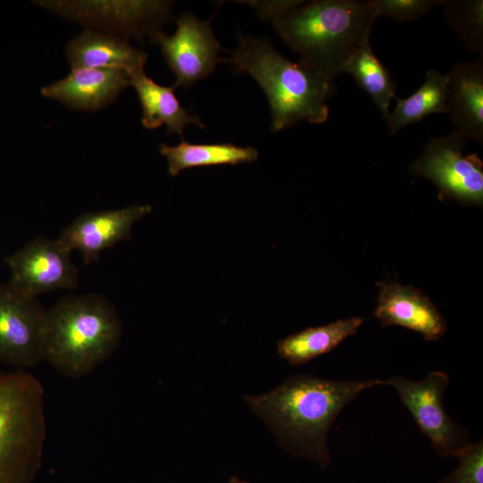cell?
I'll use <instances>...</instances> for the list:
<instances>
[{"label":"cell","instance_id":"obj_14","mask_svg":"<svg viewBox=\"0 0 483 483\" xmlns=\"http://www.w3.org/2000/svg\"><path fill=\"white\" fill-rule=\"evenodd\" d=\"M130 85L129 72L121 68H80L41 89L47 97L71 109L96 111L106 107Z\"/></svg>","mask_w":483,"mask_h":483},{"label":"cell","instance_id":"obj_26","mask_svg":"<svg viewBox=\"0 0 483 483\" xmlns=\"http://www.w3.org/2000/svg\"><path fill=\"white\" fill-rule=\"evenodd\" d=\"M228 483H250V482H249V481H247L245 479H240L237 476H232L229 479Z\"/></svg>","mask_w":483,"mask_h":483},{"label":"cell","instance_id":"obj_15","mask_svg":"<svg viewBox=\"0 0 483 483\" xmlns=\"http://www.w3.org/2000/svg\"><path fill=\"white\" fill-rule=\"evenodd\" d=\"M448 75L446 112L454 131L483 144V55L455 64Z\"/></svg>","mask_w":483,"mask_h":483},{"label":"cell","instance_id":"obj_7","mask_svg":"<svg viewBox=\"0 0 483 483\" xmlns=\"http://www.w3.org/2000/svg\"><path fill=\"white\" fill-rule=\"evenodd\" d=\"M466 140L454 131L430 139L410 171L430 180L438 188L441 199L482 207L483 162L475 153L463 154Z\"/></svg>","mask_w":483,"mask_h":483},{"label":"cell","instance_id":"obj_8","mask_svg":"<svg viewBox=\"0 0 483 483\" xmlns=\"http://www.w3.org/2000/svg\"><path fill=\"white\" fill-rule=\"evenodd\" d=\"M40 6L89 27L119 36L126 40L153 42L160 27L173 16L169 1H38Z\"/></svg>","mask_w":483,"mask_h":483},{"label":"cell","instance_id":"obj_2","mask_svg":"<svg viewBox=\"0 0 483 483\" xmlns=\"http://www.w3.org/2000/svg\"><path fill=\"white\" fill-rule=\"evenodd\" d=\"M377 18L373 0H316L303 1L273 24L300 62L334 80L369 42Z\"/></svg>","mask_w":483,"mask_h":483},{"label":"cell","instance_id":"obj_20","mask_svg":"<svg viewBox=\"0 0 483 483\" xmlns=\"http://www.w3.org/2000/svg\"><path fill=\"white\" fill-rule=\"evenodd\" d=\"M448 75L428 70L423 84L405 98L396 97V106L385 117L388 132L395 135L402 128L418 123L432 114L446 112Z\"/></svg>","mask_w":483,"mask_h":483},{"label":"cell","instance_id":"obj_5","mask_svg":"<svg viewBox=\"0 0 483 483\" xmlns=\"http://www.w3.org/2000/svg\"><path fill=\"white\" fill-rule=\"evenodd\" d=\"M45 389L24 369L0 372V483H33L47 439Z\"/></svg>","mask_w":483,"mask_h":483},{"label":"cell","instance_id":"obj_18","mask_svg":"<svg viewBox=\"0 0 483 483\" xmlns=\"http://www.w3.org/2000/svg\"><path fill=\"white\" fill-rule=\"evenodd\" d=\"M360 317L339 319L319 326L307 327L277 343L278 355L292 366L303 365L335 349L357 333L363 323Z\"/></svg>","mask_w":483,"mask_h":483},{"label":"cell","instance_id":"obj_11","mask_svg":"<svg viewBox=\"0 0 483 483\" xmlns=\"http://www.w3.org/2000/svg\"><path fill=\"white\" fill-rule=\"evenodd\" d=\"M173 35L157 33L153 43L158 44L170 70L175 75L174 88H189L209 76L223 60L221 46L208 21L191 13H182L176 21Z\"/></svg>","mask_w":483,"mask_h":483},{"label":"cell","instance_id":"obj_16","mask_svg":"<svg viewBox=\"0 0 483 483\" xmlns=\"http://www.w3.org/2000/svg\"><path fill=\"white\" fill-rule=\"evenodd\" d=\"M72 70L121 68L129 73L144 68L148 55L128 40L93 29L84 30L66 47Z\"/></svg>","mask_w":483,"mask_h":483},{"label":"cell","instance_id":"obj_1","mask_svg":"<svg viewBox=\"0 0 483 483\" xmlns=\"http://www.w3.org/2000/svg\"><path fill=\"white\" fill-rule=\"evenodd\" d=\"M384 385L377 377L335 380L295 374L267 392L242 397L284 451L326 469L332 464L328 436L338 415L361 392Z\"/></svg>","mask_w":483,"mask_h":483},{"label":"cell","instance_id":"obj_19","mask_svg":"<svg viewBox=\"0 0 483 483\" xmlns=\"http://www.w3.org/2000/svg\"><path fill=\"white\" fill-rule=\"evenodd\" d=\"M160 154L166 158L171 176L198 166L238 165L258 159V151L253 147L231 143L193 144L182 140L175 146L160 145Z\"/></svg>","mask_w":483,"mask_h":483},{"label":"cell","instance_id":"obj_10","mask_svg":"<svg viewBox=\"0 0 483 483\" xmlns=\"http://www.w3.org/2000/svg\"><path fill=\"white\" fill-rule=\"evenodd\" d=\"M46 316L37 298L0 284V361L19 369L42 362Z\"/></svg>","mask_w":483,"mask_h":483},{"label":"cell","instance_id":"obj_9","mask_svg":"<svg viewBox=\"0 0 483 483\" xmlns=\"http://www.w3.org/2000/svg\"><path fill=\"white\" fill-rule=\"evenodd\" d=\"M71 253L59 239L37 237L5 258L10 271L7 284L30 298L58 289H75L79 271Z\"/></svg>","mask_w":483,"mask_h":483},{"label":"cell","instance_id":"obj_4","mask_svg":"<svg viewBox=\"0 0 483 483\" xmlns=\"http://www.w3.org/2000/svg\"><path fill=\"white\" fill-rule=\"evenodd\" d=\"M122 335L121 318L107 298L67 295L47 309L44 360L64 377L81 378L114 354Z\"/></svg>","mask_w":483,"mask_h":483},{"label":"cell","instance_id":"obj_13","mask_svg":"<svg viewBox=\"0 0 483 483\" xmlns=\"http://www.w3.org/2000/svg\"><path fill=\"white\" fill-rule=\"evenodd\" d=\"M377 286V304L373 315L382 326H400L430 342L445 334V317L419 289L398 283H378Z\"/></svg>","mask_w":483,"mask_h":483},{"label":"cell","instance_id":"obj_24","mask_svg":"<svg viewBox=\"0 0 483 483\" xmlns=\"http://www.w3.org/2000/svg\"><path fill=\"white\" fill-rule=\"evenodd\" d=\"M456 468L436 483H483V441L471 445L457 458Z\"/></svg>","mask_w":483,"mask_h":483},{"label":"cell","instance_id":"obj_12","mask_svg":"<svg viewBox=\"0 0 483 483\" xmlns=\"http://www.w3.org/2000/svg\"><path fill=\"white\" fill-rule=\"evenodd\" d=\"M150 205H133L115 210L86 212L78 216L61 233L59 240L80 252L83 262H97L100 253L131 238L133 225L148 215Z\"/></svg>","mask_w":483,"mask_h":483},{"label":"cell","instance_id":"obj_17","mask_svg":"<svg viewBox=\"0 0 483 483\" xmlns=\"http://www.w3.org/2000/svg\"><path fill=\"white\" fill-rule=\"evenodd\" d=\"M129 74L130 85L135 89L142 107L141 123L145 128L156 129L165 124L167 134L176 133L182 138L184 129L190 124L205 128L198 115L190 114L182 106L174 95V86L156 83L146 75L144 68Z\"/></svg>","mask_w":483,"mask_h":483},{"label":"cell","instance_id":"obj_22","mask_svg":"<svg viewBox=\"0 0 483 483\" xmlns=\"http://www.w3.org/2000/svg\"><path fill=\"white\" fill-rule=\"evenodd\" d=\"M450 27L472 53L483 55V1L445 0Z\"/></svg>","mask_w":483,"mask_h":483},{"label":"cell","instance_id":"obj_3","mask_svg":"<svg viewBox=\"0 0 483 483\" xmlns=\"http://www.w3.org/2000/svg\"><path fill=\"white\" fill-rule=\"evenodd\" d=\"M223 60L237 72L249 73L265 92L273 131L301 121L319 124L327 120V101L335 92L334 80L300 61L289 60L268 39L240 33L232 57Z\"/></svg>","mask_w":483,"mask_h":483},{"label":"cell","instance_id":"obj_25","mask_svg":"<svg viewBox=\"0 0 483 483\" xmlns=\"http://www.w3.org/2000/svg\"><path fill=\"white\" fill-rule=\"evenodd\" d=\"M303 1L282 0V1H245L251 6L258 15L265 21L273 23L290 11L300 5Z\"/></svg>","mask_w":483,"mask_h":483},{"label":"cell","instance_id":"obj_6","mask_svg":"<svg viewBox=\"0 0 483 483\" xmlns=\"http://www.w3.org/2000/svg\"><path fill=\"white\" fill-rule=\"evenodd\" d=\"M446 372L434 370L423 379L412 381L403 376L385 379L410 411L432 448L442 458H458L470 445V433L446 412L443 396L449 386Z\"/></svg>","mask_w":483,"mask_h":483},{"label":"cell","instance_id":"obj_21","mask_svg":"<svg viewBox=\"0 0 483 483\" xmlns=\"http://www.w3.org/2000/svg\"><path fill=\"white\" fill-rule=\"evenodd\" d=\"M343 72L350 73L367 92L384 118L389 114L391 100L396 98V84L387 68L377 58L370 43L362 45L351 57Z\"/></svg>","mask_w":483,"mask_h":483},{"label":"cell","instance_id":"obj_23","mask_svg":"<svg viewBox=\"0 0 483 483\" xmlns=\"http://www.w3.org/2000/svg\"><path fill=\"white\" fill-rule=\"evenodd\" d=\"M445 0H373L377 18L388 16L397 21L418 20Z\"/></svg>","mask_w":483,"mask_h":483}]
</instances>
